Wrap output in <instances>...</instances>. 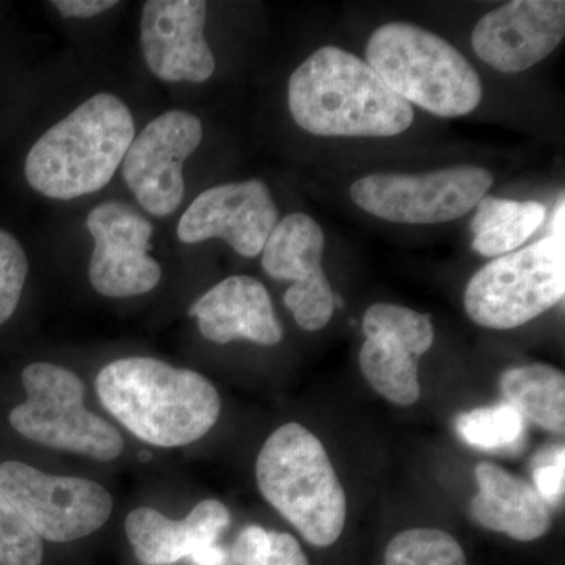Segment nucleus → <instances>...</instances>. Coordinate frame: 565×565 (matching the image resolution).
<instances>
[{"mask_svg": "<svg viewBox=\"0 0 565 565\" xmlns=\"http://www.w3.org/2000/svg\"><path fill=\"white\" fill-rule=\"evenodd\" d=\"M96 393L134 437L158 448L195 444L221 416V396L204 375L148 356L104 366Z\"/></svg>", "mask_w": 565, "mask_h": 565, "instance_id": "obj_1", "label": "nucleus"}, {"mask_svg": "<svg viewBox=\"0 0 565 565\" xmlns=\"http://www.w3.org/2000/svg\"><path fill=\"white\" fill-rule=\"evenodd\" d=\"M289 110L303 131L321 137H393L414 109L351 52L323 46L289 79Z\"/></svg>", "mask_w": 565, "mask_h": 565, "instance_id": "obj_2", "label": "nucleus"}, {"mask_svg": "<svg viewBox=\"0 0 565 565\" xmlns=\"http://www.w3.org/2000/svg\"><path fill=\"white\" fill-rule=\"evenodd\" d=\"M134 137L129 107L111 93H98L33 145L25 158V180L52 200L99 192L117 173Z\"/></svg>", "mask_w": 565, "mask_h": 565, "instance_id": "obj_3", "label": "nucleus"}, {"mask_svg": "<svg viewBox=\"0 0 565 565\" xmlns=\"http://www.w3.org/2000/svg\"><path fill=\"white\" fill-rule=\"evenodd\" d=\"M259 492L308 544L326 548L343 534L348 500L322 441L299 423L269 435L256 459Z\"/></svg>", "mask_w": 565, "mask_h": 565, "instance_id": "obj_4", "label": "nucleus"}, {"mask_svg": "<svg viewBox=\"0 0 565 565\" xmlns=\"http://www.w3.org/2000/svg\"><path fill=\"white\" fill-rule=\"evenodd\" d=\"M366 58L404 102L438 117H463L481 103V77L473 65L451 43L418 25H382L371 35Z\"/></svg>", "mask_w": 565, "mask_h": 565, "instance_id": "obj_5", "label": "nucleus"}, {"mask_svg": "<svg viewBox=\"0 0 565 565\" xmlns=\"http://www.w3.org/2000/svg\"><path fill=\"white\" fill-rule=\"evenodd\" d=\"M565 207L557 204L548 236L478 270L465 291L471 321L511 330L552 310L565 294Z\"/></svg>", "mask_w": 565, "mask_h": 565, "instance_id": "obj_6", "label": "nucleus"}, {"mask_svg": "<svg viewBox=\"0 0 565 565\" xmlns=\"http://www.w3.org/2000/svg\"><path fill=\"white\" fill-rule=\"evenodd\" d=\"M28 399L14 407L10 424L33 444L61 451L118 459L125 451L120 430L84 404L85 385L79 375L54 363H32L22 371Z\"/></svg>", "mask_w": 565, "mask_h": 565, "instance_id": "obj_7", "label": "nucleus"}, {"mask_svg": "<svg viewBox=\"0 0 565 565\" xmlns=\"http://www.w3.org/2000/svg\"><path fill=\"white\" fill-rule=\"evenodd\" d=\"M482 167L460 166L422 174L374 173L355 181L351 199L375 217L407 225L457 221L493 185Z\"/></svg>", "mask_w": 565, "mask_h": 565, "instance_id": "obj_8", "label": "nucleus"}, {"mask_svg": "<svg viewBox=\"0 0 565 565\" xmlns=\"http://www.w3.org/2000/svg\"><path fill=\"white\" fill-rule=\"evenodd\" d=\"M0 493L41 541L66 544L102 530L114 511L106 487L90 479L47 475L31 465L0 463Z\"/></svg>", "mask_w": 565, "mask_h": 565, "instance_id": "obj_9", "label": "nucleus"}, {"mask_svg": "<svg viewBox=\"0 0 565 565\" xmlns=\"http://www.w3.org/2000/svg\"><path fill=\"white\" fill-rule=\"evenodd\" d=\"M363 332L359 363L367 384L390 403L411 407L422 396L418 363L434 344L433 318L401 305L375 303L364 313Z\"/></svg>", "mask_w": 565, "mask_h": 565, "instance_id": "obj_10", "label": "nucleus"}, {"mask_svg": "<svg viewBox=\"0 0 565 565\" xmlns=\"http://www.w3.org/2000/svg\"><path fill=\"white\" fill-rule=\"evenodd\" d=\"M203 140L202 120L184 110H169L134 137L122 159V178L145 211L167 217L180 207L184 162Z\"/></svg>", "mask_w": 565, "mask_h": 565, "instance_id": "obj_11", "label": "nucleus"}, {"mask_svg": "<svg viewBox=\"0 0 565 565\" xmlns=\"http://www.w3.org/2000/svg\"><path fill=\"white\" fill-rule=\"evenodd\" d=\"M95 248L88 277L96 292L110 299L143 296L162 278L161 264L151 258V222L131 204H98L87 217Z\"/></svg>", "mask_w": 565, "mask_h": 565, "instance_id": "obj_12", "label": "nucleus"}, {"mask_svg": "<svg viewBox=\"0 0 565 565\" xmlns=\"http://www.w3.org/2000/svg\"><path fill=\"white\" fill-rule=\"evenodd\" d=\"M323 245L319 223L297 212L278 221L262 252L269 277L292 281L282 300L307 332L322 330L334 311L333 291L322 269Z\"/></svg>", "mask_w": 565, "mask_h": 565, "instance_id": "obj_13", "label": "nucleus"}, {"mask_svg": "<svg viewBox=\"0 0 565 565\" xmlns=\"http://www.w3.org/2000/svg\"><path fill=\"white\" fill-rule=\"evenodd\" d=\"M277 223V204L266 182H230L193 200L178 223V237L184 244L217 237L244 258H256Z\"/></svg>", "mask_w": 565, "mask_h": 565, "instance_id": "obj_14", "label": "nucleus"}, {"mask_svg": "<svg viewBox=\"0 0 565 565\" xmlns=\"http://www.w3.org/2000/svg\"><path fill=\"white\" fill-rule=\"evenodd\" d=\"M564 35L563 0H514L479 20L471 44L487 65L514 74L548 57Z\"/></svg>", "mask_w": 565, "mask_h": 565, "instance_id": "obj_15", "label": "nucleus"}, {"mask_svg": "<svg viewBox=\"0 0 565 565\" xmlns=\"http://www.w3.org/2000/svg\"><path fill=\"white\" fill-rule=\"evenodd\" d=\"M203 0H148L140 20V44L148 70L163 82L202 84L215 70L204 40Z\"/></svg>", "mask_w": 565, "mask_h": 565, "instance_id": "obj_16", "label": "nucleus"}, {"mask_svg": "<svg viewBox=\"0 0 565 565\" xmlns=\"http://www.w3.org/2000/svg\"><path fill=\"white\" fill-rule=\"evenodd\" d=\"M189 316L199 321L200 333L211 343L248 340L275 345L282 340L266 286L247 275H233L212 286L189 308Z\"/></svg>", "mask_w": 565, "mask_h": 565, "instance_id": "obj_17", "label": "nucleus"}, {"mask_svg": "<svg viewBox=\"0 0 565 565\" xmlns=\"http://www.w3.org/2000/svg\"><path fill=\"white\" fill-rule=\"evenodd\" d=\"M232 523L228 508L218 500L200 501L189 515L172 520L151 508L134 509L125 530L137 559L143 565H173L217 545Z\"/></svg>", "mask_w": 565, "mask_h": 565, "instance_id": "obj_18", "label": "nucleus"}, {"mask_svg": "<svg viewBox=\"0 0 565 565\" xmlns=\"http://www.w3.org/2000/svg\"><path fill=\"white\" fill-rule=\"evenodd\" d=\"M479 492L471 500L475 522L519 542H533L552 526V509L525 479L500 465L481 462L475 468Z\"/></svg>", "mask_w": 565, "mask_h": 565, "instance_id": "obj_19", "label": "nucleus"}, {"mask_svg": "<svg viewBox=\"0 0 565 565\" xmlns=\"http://www.w3.org/2000/svg\"><path fill=\"white\" fill-rule=\"evenodd\" d=\"M504 403L519 411L525 422L548 433L565 430V375L550 364L534 363L505 370L500 377Z\"/></svg>", "mask_w": 565, "mask_h": 565, "instance_id": "obj_20", "label": "nucleus"}, {"mask_svg": "<svg viewBox=\"0 0 565 565\" xmlns=\"http://www.w3.org/2000/svg\"><path fill=\"white\" fill-rule=\"evenodd\" d=\"M545 217L542 203L484 196L471 222L475 236L471 247L487 258L509 255L541 228Z\"/></svg>", "mask_w": 565, "mask_h": 565, "instance_id": "obj_21", "label": "nucleus"}, {"mask_svg": "<svg viewBox=\"0 0 565 565\" xmlns=\"http://www.w3.org/2000/svg\"><path fill=\"white\" fill-rule=\"evenodd\" d=\"M457 434L481 451H501L520 445L526 422L511 404L501 403L462 412L456 418Z\"/></svg>", "mask_w": 565, "mask_h": 565, "instance_id": "obj_22", "label": "nucleus"}, {"mask_svg": "<svg viewBox=\"0 0 565 565\" xmlns=\"http://www.w3.org/2000/svg\"><path fill=\"white\" fill-rule=\"evenodd\" d=\"M384 565H468L462 545L446 531L412 527L394 535Z\"/></svg>", "mask_w": 565, "mask_h": 565, "instance_id": "obj_23", "label": "nucleus"}, {"mask_svg": "<svg viewBox=\"0 0 565 565\" xmlns=\"http://www.w3.org/2000/svg\"><path fill=\"white\" fill-rule=\"evenodd\" d=\"M232 557L237 565H310L294 535L245 526L234 541Z\"/></svg>", "mask_w": 565, "mask_h": 565, "instance_id": "obj_24", "label": "nucleus"}, {"mask_svg": "<svg viewBox=\"0 0 565 565\" xmlns=\"http://www.w3.org/2000/svg\"><path fill=\"white\" fill-rule=\"evenodd\" d=\"M43 556L40 535L0 493V565H41Z\"/></svg>", "mask_w": 565, "mask_h": 565, "instance_id": "obj_25", "label": "nucleus"}, {"mask_svg": "<svg viewBox=\"0 0 565 565\" xmlns=\"http://www.w3.org/2000/svg\"><path fill=\"white\" fill-rule=\"evenodd\" d=\"M28 274V255L20 241L0 230V326L17 311Z\"/></svg>", "mask_w": 565, "mask_h": 565, "instance_id": "obj_26", "label": "nucleus"}, {"mask_svg": "<svg viewBox=\"0 0 565 565\" xmlns=\"http://www.w3.org/2000/svg\"><path fill=\"white\" fill-rule=\"evenodd\" d=\"M564 448L542 452L533 471L535 492L548 505H556L564 497Z\"/></svg>", "mask_w": 565, "mask_h": 565, "instance_id": "obj_27", "label": "nucleus"}, {"mask_svg": "<svg viewBox=\"0 0 565 565\" xmlns=\"http://www.w3.org/2000/svg\"><path fill=\"white\" fill-rule=\"evenodd\" d=\"M52 6L58 10L63 18L87 20V18L98 17L104 11L114 9L118 6V2H115V0H55Z\"/></svg>", "mask_w": 565, "mask_h": 565, "instance_id": "obj_28", "label": "nucleus"}, {"mask_svg": "<svg viewBox=\"0 0 565 565\" xmlns=\"http://www.w3.org/2000/svg\"><path fill=\"white\" fill-rule=\"evenodd\" d=\"M189 561H191L193 565H225L226 555L222 546L212 545L210 548L196 553V555L192 556Z\"/></svg>", "mask_w": 565, "mask_h": 565, "instance_id": "obj_29", "label": "nucleus"}]
</instances>
